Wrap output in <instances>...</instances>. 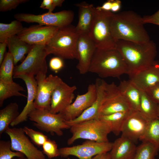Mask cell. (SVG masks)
I'll return each instance as SVG.
<instances>
[{"label": "cell", "instance_id": "obj_16", "mask_svg": "<svg viewBox=\"0 0 159 159\" xmlns=\"http://www.w3.org/2000/svg\"><path fill=\"white\" fill-rule=\"evenodd\" d=\"M148 123V120L139 111L132 110L124 122L121 131V136L135 143L144 135Z\"/></svg>", "mask_w": 159, "mask_h": 159}, {"label": "cell", "instance_id": "obj_29", "mask_svg": "<svg viewBox=\"0 0 159 159\" xmlns=\"http://www.w3.org/2000/svg\"><path fill=\"white\" fill-rule=\"evenodd\" d=\"M25 91L24 88L14 82L7 83L0 80V107H1L4 101L13 96L23 97L27 96L20 92V91Z\"/></svg>", "mask_w": 159, "mask_h": 159}, {"label": "cell", "instance_id": "obj_49", "mask_svg": "<svg viewBox=\"0 0 159 159\" xmlns=\"http://www.w3.org/2000/svg\"><path fill=\"white\" fill-rule=\"evenodd\" d=\"M66 159H70L69 158H68Z\"/></svg>", "mask_w": 159, "mask_h": 159}, {"label": "cell", "instance_id": "obj_1", "mask_svg": "<svg viewBox=\"0 0 159 159\" xmlns=\"http://www.w3.org/2000/svg\"><path fill=\"white\" fill-rule=\"evenodd\" d=\"M116 49L124 59L128 75L147 68L155 62L156 46L152 40L138 43L118 40L116 42Z\"/></svg>", "mask_w": 159, "mask_h": 159}, {"label": "cell", "instance_id": "obj_5", "mask_svg": "<svg viewBox=\"0 0 159 159\" xmlns=\"http://www.w3.org/2000/svg\"><path fill=\"white\" fill-rule=\"evenodd\" d=\"M95 16L89 36L97 48L101 49H116V41L112 35L111 21L114 13L95 7Z\"/></svg>", "mask_w": 159, "mask_h": 159}, {"label": "cell", "instance_id": "obj_48", "mask_svg": "<svg viewBox=\"0 0 159 159\" xmlns=\"http://www.w3.org/2000/svg\"><path fill=\"white\" fill-rule=\"evenodd\" d=\"M157 114L158 117L159 118V105H158L157 108Z\"/></svg>", "mask_w": 159, "mask_h": 159}, {"label": "cell", "instance_id": "obj_19", "mask_svg": "<svg viewBox=\"0 0 159 159\" xmlns=\"http://www.w3.org/2000/svg\"><path fill=\"white\" fill-rule=\"evenodd\" d=\"M14 78H19L25 83L27 89V96L26 103L19 116L10 124L12 127L26 121L28 115L36 109L34 102L37 88V84L34 76L26 74L19 75Z\"/></svg>", "mask_w": 159, "mask_h": 159}, {"label": "cell", "instance_id": "obj_31", "mask_svg": "<svg viewBox=\"0 0 159 159\" xmlns=\"http://www.w3.org/2000/svg\"><path fill=\"white\" fill-rule=\"evenodd\" d=\"M14 66L13 57L8 52L5 54L4 59L0 64V80L7 83L14 82L13 77Z\"/></svg>", "mask_w": 159, "mask_h": 159}, {"label": "cell", "instance_id": "obj_34", "mask_svg": "<svg viewBox=\"0 0 159 159\" xmlns=\"http://www.w3.org/2000/svg\"><path fill=\"white\" fill-rule=\"evenodd\" d=\"M11 143L10 140H0V159H12L16 157H23L24 155L19 152H13L11 150Z\"/></svg>", "mask_w": 159, "mask_h": 159}, {"label": "cell", "instance_id": "obj_38", "mask_svg": "<svg viewBox=\"0 0 159 159\" xmlns=\"http://www.w3.org/2000/svg\"><path fill=\"white\" fill-rule=\"evenodd\" d=\"M49 66L52 70L57 73L64 67L63 59L58 57H53L49 61Z\"/></svg>", "mask_w": 159, "mask_h": 159}, {"label": "cell", "instance_id": "obj_25", "mask_svg": "<svg viewBox=\"0 0 159 159\" xmlns=\"http://www.w3.org/2000/svg\"><path fill=\"white\" fill-rule=\"evenodd\" d=\"M118 86L121 93L129 102L133 110L139 111L140 90L130 80L121 82Z\"/></svg>", "mask_w": 159, "mask_h": 159}, {"label": "cell", "instance_id": "obj_22", "mask_svg": "<svg viewBox=\"0 0 159 159\" xmlns=\"http://www.w3.org/2000/svg\"><path fill=\"white\" fill-rule=\"evenodd\" d=\"M78 7V21L76 30L79 35H89L94 21L95 7L83 2L77 5Z\"/></svg>", "mask_w": 159, "mask_h": 159}, {"label": "cell", "instance_id": "obj_42", "mask_svg": "<svg viewBox=\"0 0 159 159\" xmlns=\"http://www.w3.org/2000/svg\"><path fill=\"white\" fill-rule=\"evenodd\" d=\"M121 2L120 0H112L111 11L113 13L118 11L120 9Z\"/></svg>", "mask_w": 159, "mask_h": 159}, {"label": "cell", "instance_id": "obj_21", "mask_svg": "<svg viewBox=\"0 0 159 159\" xmlns=\"http://www.w3.org/2000/svg\"><path fill=\"white\" fill-rule=\"evenodd\" d=\"M106 82L100 78H97L95 84L96 88L97 97L92 105L85 110L80 116L70 121L64 120L70 127L74 125L95 119H97L99 111L102 105L105 93Z\"/></svg>", "mask_w": 159, "mask_h": 159}, {"label": "cell", "instance_id": "obj_24", "mask_svg": "<svg viewBox=\"0 0 159 159\" xmlns=\"http://www.w3.org/2000/svg\"><path fill=\"white\" fill-rule=\"evenodd\" d=\"M8 52L13 57L14 65L25 59V55L28 54L33 45L29 44L20 39L17 35L8 39L6 41Z\"/></svg>", "mask_w": 159, "mask_h": 159}, {"label": "cell", "instance_id": "obj_32", "mask_svg": "<svg viewBox=\"0 0 159 159\" xmlns=\"http://www.w3.org/2000/svg\"><path fill=\"white\" fill-rule=\"evenodd\" d=\"M140 140L151 143L159 150V118L148 122L145 132Z\"/></svg>", "mask_w": 159, "mask_h": 159}, {"label": "cell", "instance_id": "obj_17", "mask_svg": "<svg viewBox=\"0 0 159 159\" xmlns=\"http://www.w3.org/2000/svg\"><path fill=\"white\" fill-rule=\"evenodd\" d=\"M75 85L70 86L63 81L54 91L51 98L49 112L57 114L63 111L72 103L74 97Z\"/></svg>", "mask_w": 159, "mask_h": 159}, {"label": "cell", "instance_id": "obj_12", "mask_svg": "<svg viewBox=\"0 0 159 159\" xmlns=\"http://www.w3.org/2000/svg\"><path fill=\"white\" fill-rule=\"evenodd\" d=\"M112 143L98 142L88 140L82 144L59 149L60 156L66 158L69 155L76 157L79 159H90L95 155L102 153L109 152Z\"/></svg>", "mask_w": 159, "mask_h": 159}, {"label": "cell", "instance_id": "obj_2", "mask_svg": "<svg viewBox=\"0 0 159 159\" xmlns=\"http://www.w3.org/2000/svg\"><path fill=\"white\" fill-rule=\"evenodd\" d=\"M143 17L132 11L114 14L110 26L112 33L116 41L122 40L144 43L150 40L145 29Z\"/></svg>", "mask_w": 159, "mask_h": 159}, {"label": "cell", "instance_id": "obj_41", "mask_svg": "<svg viewBox=\"0 0 159 159\" xmlns=\"http://www.w3.org/2000/svg\"><path fill=\"white\" fill-rule=\"evenodd\" d=\"M40 7L44 9H47L49 12H52L56 7L54 6L52 0H43L41 2Z\"/></svg>", "mask_w": 159, "mask_h": 159}, {"label": "cell", "instance_id": "obj_14", "mask_svg": "<svg viewBox=\"0 0 159 159\" xmlns=\"http://www.w3.org/2000/svg\"><path fill=\"white\" fill-rule=\"evenodd\" d=\"M97 93L95 84L89 85L87 92L77 95L74 101L62 112H59L66 121L73 120L80 116L91 106L96 99Z\"/></svg>", "mask_w": 159, "mask_h": 159}, {"label": "cell", "instance_id": "obj_37", "mask_svg": "<svg viewBox=\"0 0 159 159\" xmlns=\"http://www.w3.org/2000/svg\"><path fill=\"white\" fill-rule=\"evenodd\" d=\"M28 1V0H0V11L4 12L15 9L20 4Z\"/></svg>", "mask_w": 159, "mask_h": 159}, {"label": "cell", "instance_id": "obj_36", "mask_svg": "<svg viewBox=\"0 0 159 159\" xmlns=\"http://www.w3.org/2000/svg\"><path fill=\"white\" fill-rule=\"evenodd\" d=\"M42 146L43 153L49 158L51 159L60 156L57 144L54 140L48 138Z\"/></svg>", "mask_w": 159, "mask_h": 159}, {"label": "cell", "instance_id": "obj_40", "mask_svg": "<svg viewBox=\"0 0 159 159\" xmlns=\"http://www.w3.org/2000/svg\"><path fill=\"white\" fill-rule=\"evenodd\" d=\"M146 92L152 100L158 105H159V84Z\"/></svg>", "mask_w": 159, "mask_h": 159}, {"label": "cell", "instance_id": "obj_9", "mask_svg": "<svg viewBox=\"0 0 159 159\" xmlns=\"http://www.w3.org/2000/svg\"><path fill=\"white\" fill-rule=\"evenodd\" d=\"M28 117L34 122L33 125L36 127L52 135L55 133L58 136H62L63 134L62 130L70 128L60 113L53 114L49 111L36 109L28 115Z\"/></svg>", "mask_w": 159, "mask_h": 159}, {"label": "cell", "instance_id": "obj_20", "mask_svg": "<svg viewBox=\"0 0 159 159\" xmlns=\"http://www.w3.org/2000/svg\"><path fill=\"white\" fill-rule=\"evenodd\" d=\"M129 76L140 90L146 92L159 84V64L155 62L151 66Z\"/></svg>", "mask_w": 159, "mask_h": 159}, {"label": "cell", "instance_id": "obj_39", "mask_svg": "<svg viewBox=\"0 0 159 159\" xmlns=\"http://www.w3.org/2000/svg\"><path fill=\"white\" fill-rule=\"evenodd\" d=\"M144 24L150 23L159 26V9L153 14L143 17Z\"/></svg>", "mask_w": 159, "mask_h": 159}, {"label": "cell", "instance_id": "obj_15", "mask_svg": "<svg viewBox=\"0 0 159 159\" xmlns=\"http://www.w3.org/2000/svg\"><path fill=\"white\" fill-rule=\"evenodd\" d=\"M59 28L39 24L24 27L17 35L21 40L31 45H46Z\"/></svg>", "mask_w": 159, "mask_h": 159}, {"label": "cell", "instance_id": "obj_13", "mask_svg": "<svg viewBox=\"0 0 159 159\" xmlns=\"http://www.w3.org/2000/svg\"><path fill=\"white\" fill-rule=\"evenodd\" d=\"M5 132L10 138L12 151L23 153L27 159H46L42 151L34 146L26 135L23 128L9 127Z\"/></svg>", "mask_w": 159, "mask_h": 159}, {"label": "cell", "instance_id": "obj_46", "mask_svg": "<svg viewBox=\"0 0 159 159\" xmlns=\"http://www.w3.org/2000/svg\"><path fill=\"white\" fill-rule=\"evenodd\" d=\"M52 1L54 6L56 7L57 6H61L64 1V0H52Z\"/></svg>", "mask_w": 159, "mask_h": 159}, {"label": "cell", "instance_id": "obj_44", "mask_svg": "<svg viewBox=\"0 0 159 159\" xmlns=\"http://www.w3.org/2000/svg\"><path fill=\"white\" fill-rule=\"evenodd\" d=\"M7 46L6 42L0 43V65L1 64L4 57V54Z\"/></svg>", "mask_w": 159, "mask_h": 159}, {"label": "cell", "instance_id": "obj_50", "mask_svg": "<svg viewBox=\"0 0 159 159\" xmlns=\"http://www.w3.org/2000/svg\"></svg>", "mask_w": 159, "mask_h": 159}, {"label": "cell", "instance_id": "obj_30", "mask_svg": "<svg viewBox=\"0 0 159 159\" xmlns=\"http://www.w3.org/2000/svg\"><path fill=\"white\" fill-rule=\"evenodd\" d=\"M24 27L21 22L16 20L9 24L0 23V42H6L8 39L17 35Z\"/></svg>", "mask_w": 159, "mask_h": 159}, {"label": "cell", "instance_id": "obj_28", "mask_svg": "<svg viewBox=\"0 0 159 159\" xmlns=\"http://www.w3.org/2000/svg\"><path fill=\"white\" fill-rule=\"evenodd\" d=\"M19 106L11 102L0 110V136L9 127V125L19 116Z\"/></svg>", "mask_w": 159, "mask_h": 159}, {"label": "cell", "instance_id": "obj_7", "mask_svg": "<svg viewBox=\"0 0 159 159\" xmlns=\"http://www.w3.org/2000/svg\"><path fill=\"white\" fill-rule=\"evenodd\" d=\"M48 55L45 45H33L24 60L14 67L13 78L21 74L34 76L39 74L46 75L47 66L46 59Z\"/></svg>", "mask_w": 159, "mask_h": 159}, {"label": "cell", "instance_id": "obj_6", "mask_svg": "<svg viewBox=\"0 0 159 159\" xmlns=\"http://www.w3.org/2000/svg\"><path fill=\"white\" fill-rule=\"evenodd\" d=\"M72 136L67 141L68 145L82 139L98 142H109L108 135L111 132L109 126L99 119L87 121L70 127Z\"/></svg>", "mask_w": 159, "mask_h": 159}, {"label": "cell", "instance_id": "obj_45", "mask_svg": "<svg viewBox=\"0 0 159 159\" xmlns=\"http://www.w3.org/2000/svg\"><path fill=\"white\" fill-rule=\"evenodd\" d=\"M90 159H111L109 153H105L97 154Z\"/></svg>", "mask_w": 159, "mask_h": 159}, {"label": "cell", "instance_id": "obj_23", "mask_svg": "<svg viewBox=\"0 0 159 159\" xmlns=\"http://www.w3.org/2000/svg\"><path fill=\"white\" fill-rule=\"evenodd\" d=\"M136 148L134 142L121 136L112 143L109 153L111 159H132Z\"/></svg>", "mask_w": 159, "mask_h": 159}, {"label": "cell", "instance_id": "obj_47", "mask_svg": "<svg viewBox=\"0 0 159 159\" xmlns=\"http://www.w3.org/2000/svg\"><path fill=\"white\" fill-rule=\"evenodd\" d=\"M12 159H27V158L25 157H20V158H15Z\"/></svg>", "mask_w": 159, "mask_h": 159}, {"label": "cell", "instance_id": "obj_27", "mask_svg": "<svg viewBox=\"0 0 159 159\" xmlns=\"http://www.w3.org/2000/svg\"><path fill=\"white\" fill-rule=\"evenodd\" d=\"M140 90L139 111L148 122L159 118L157 114L158 105L152 100L146 92Z\"/></svg>", "mask_w": 159, "mask_h": 159}, {"label": "cell", "instance_id": "obj_18", "mask_svg": "<svg viewBox=\"0 0 159 159\" xmlns=\"http://www.w3.org/2000/svg\"><path fill=\"white\" fill-rule=\"evenodd\" d=\"M96 48L95 43L89 35H79L77 44L78 63L76 67L80 74H84L88 72Z\"/></svg>", "mask_w": 159, "mask_h": 159}, {"label": "cell", "instance_id": "obj_10", "mask_svg": "<svg viewBox=\"0 0 159 159\" xmlns=\"http://www.w3.org/2000/svg\"><path fill=\"white\" fill-rule=\"evenodd\" d=\"M133 110L118 86L113 82L110 84L106 82L104 96L99 111L98 116Z\"/></svg>", "mask_w": 159, "mask_h": 159}, {"label": "cell", "instance_id": "obj_8", "mask_svg": "<svg viewBox=\"0 0 159 159\" xmlns=\"http://www.w3.org/2000/svg\"><path fill=\"white\" fill-rule=\"evenodd\" d=\"M74 17L72 10H64L55 13L48 12L41 14L19 13L14 15L20 22L37 23L39 24L61 28L71 24Z\"/></svg>", "mask_w": 159, "mask_h": 159}, {"label": "cell", "instance_id": "obj_3", "mask_svg": "<svg viewBox=\"0 0 159 159\" xmlns=\"http://www.w3.org/2000/svg\"><path fill=\"white\" fill-rule=\"evenodd\" d=\"M88 72L96 74L102 78H118L128 72L123 57L116 49L97 48L93 55Z\"/></svg>", "mask_w": 159, "mask_h": 159}, {"label": "cell", "instance_id": "obj_35", "mask_svg": "<svg viewBox=\"0 0 159 159\" xmlns=\"http://www.w3.org/2000/svg\"><path fill=\"white\" fill-rule=\"evenodd\" d=\"M23 129L25 134L30 138L32 143L38 147L42 146L48 139L47 136L41 132L26 126H24Z\"/></svg>", "mask_w": 159, "mask_h": 159}, {"label": "cell", "instance_id": "obj_43", "mask_svg": "<svg viewBox=\"0 0 159 159\" xmlns=\"http://www.w3.org/2000/svg\"><path fill=\"white\" fill-rule=\"evenodd\" d=\"M112 0H109L104 3L101 6L96 8L98 9L106 11H111Z\"/></svg>", "mask_w": 159, "mask_h": 159}, {"label": "cell", "instance_id": "obj_11", "mask_svg": "<svg viewBox=\"0 0 159 159\" xmlns=\"http://www.w3.org/2000/svg\"><path fill=\"white\" fill-rule=\"evenodd\" d=\"M37 84V95L34 102L36 109L49 111L52 95L63 81L57 76L52 74L48 77L42 74L36 76Z\"/></svg>", "mask_w": 159, "mask_h": 159}, {"label": "cell", "instance_id": "obj_33", "mask_svg": "<svg viewBox=\"0 0 159 159\" xmlns=\"http://www.w3.org/2000/svg\"><path fill=\"white\" fill-rule=\"evenodd\" d=\"M159 150L153 144L146 141L137 147L132 159H155Z\"/></svg>", "mask_w": 159, "mask_h": 159}, {"label": "cell", "instance_id": "obj_4", "mask_svg": "<svg viewBox=\"0 0 159 159\" xmlns=\"http://www.w3.org/2000/svg\"><path fill=\"white\" fill-rule=\"evenodd\" d=\"M79 35L71 24L59 29L45 45L48 54L62 59H77V44Z\"/></svg>", "mask_w": 159, "mask_h": 159}, {"label": "cell", "instance_id": "obj_26", "mask_svg": "<svg viewBox=\"0 0 159 159\" xmlns=\"http://www.w3.org/2000/svg\"><path fill=\"white\" fill-rule=\"evenodd\" d=\"M132 110L116 112L105 115H100L98 117L97 119L107 124L110 128L111 132L116 135H118L121 132L125 121Z\"/></svg>", "mask_w": 159, "mask_h": 159}]
</instances>
